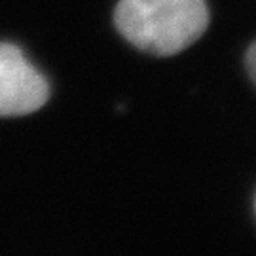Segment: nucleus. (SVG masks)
<instances>
[{
	"instance_id": "3",
	"label": "nucleus",
	"mask_w": 256,
	"mask_h": 256,
	"mask_svg": "<svg viewBox=\"0 0 256 256\" xmlns=\"http://www.w3.org/2000/svg\"><path fill=\"white\" fill-rule=\"evenodd\" d=\"M247 68H248L250 78H252L256 84V42L248 48V52H247Z\"/></svg>"
},
{
	"instance_id": "2",
	"label": "nucleus",
	"mask_w": 256,
	"mask_h": 256,
	"mask_svg": "<svg viewBox=\"0 0 256 256\" xmlns=\"http://www.w3.org/2000/svg\"><path fill=\"white\" fill-rule=\"evenodd\" d=\"M50 86L14 44H0V116H25L46 104Z\"/></svg>"
},
{
	"instance_id": "1",
	"label": "nucleus",
	"mask_w": 256,
	"mask_h": 256,
	"mask_svg": "<svg viewBox=\"0 0 256 256\" xmlns=\"http://www.w3.org/2000/svg\"><path fill=\"white\" fill-rule=\"evenodd\" d=\"M114 21L129 44L152 55L192 46L209 25L205 0H120Z\"/></svg>"
}]
</instances>
